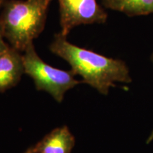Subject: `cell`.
<instances>
[{
	"instance_id": "1",
	"label": "cell",
	"mask_w": 153,
	"mask_h": 153,
	"mask_svg": "<svg viewBox=\"0 0 153 153\" xmlns=\"http://www.w3.org/2000/svg\"><path fill=\"white\" fill-rule=\"evenodd\" d=\"M50 50L71 67L74 75L82 77V82L107 95L116 82L131 83L129 69L124 61L111 58L91 50L80 48L70 43L67 36L55 34Z\"/></svg>"
},
{
	"instance_id": "2",
	"label": "cell",
	"mask_w": 153,
	"mask_h": 153,
	"mask_svg": "<svg viewBox=\"0 0 153 153\" xmlns=\"http://www.w3.org/2000/svg\"><path fill=\"white\" fill-rule=\"evenodd\" d=\"M51 0H9L0 14L4 38L9 45L24 52L44 30Z\"/></svg>"
},
{
	"instance_id": "3",
	"label": "cell",
	"mask_w": 153,
	"mask_h": 153,
	"mask_svg": "<svg viewBox=\"0 0 153 153\" xmlns=\"http://www.w3.org/2000/svg\"><path fill=\"white\" fill-rule=\"evenodd\" d=\"M25 74L32 78L36 89L49 94L57 102L61 103L65 93L82 81L76 79L71 70H60L49 65L36 53L33 43H30L23 55Z\"/></svg>"
},
{
	"instance_id": "4",
	"label": "cell",
	"mask_w": 153,
	"mask_h": 153,
	"mask_svg": "<svg viewBox=\"0 0 153 153\" xmlns=\"http://www.w3.org/2000/svg\"><path fill=\"white\" fill-rule=\"evenodd\" d=\"M60 33L67 36L79 25L104 24L108 14L97 0H58Z\"/></svg>"
},
{
	"instance_id": "5",
	"label": "cell",
	"mask_w": 153,
	"mask_h": 153,
	"mask_svg": "<svg viewBox=\"0 0 153 153\" xmlns=\"http://www.w3.org/2000/svg\"><path fill=\"white\" fill-rule=\"evenodd\" d=\"M24 74L23 55L10 46L0 55V93L15 87Z\"/></svg>"
},
{
	"instance_id": "6",
	"label": "cell",
	"mask_w": 153,
	"mask_h": 153,
	"mask_svg": "<svg viewBox=\"0 0 153 153\" xmlns=\"http://www.w3.org/2000/svg\"><path fill=\"white\" fill-rule=\"evenodd\" d=\"M74 145V135L63 126L53 130L30 149L37 153H72Z\"/></svg>"
},
{
	"instance_id": "7",
	"label": "cell",
	"mask_w": 153,
	"mask_h": 153,
	"mask_svg": "<svg viewBox=\"0 0 153 153\" xmlns=\"http://www.w3.org/2000/svg\"><path fill=\"white\" fill-rule=\"evenodd\" d=\"M101 2L105 8L130 17L153 14V0H101Z\"/></svg>"
},
{
	"instance_id": "8",
	"label": "cell",
	"mask_w": 153,
	"mask_h": 153,
	"mask_svg": "<svg viewBox=\"0 0 153 153\" xmlns=\"http://www.w3.org/2000/svg\"><path fill=\"white\" fill-rule=\"evenodd\" d=\"M4 38L2 25H1V20H0V55L4 53L10 48V45L4 41Z\"/></svg>"
},
{
	"instance_id": "9",
	"label": "cell",
	"mask_w": 153,
	"mask_h": 153,
	"mask_svg": "<svg viewBox=\"0 0 153 153\" xmlns=\"http://www.w3.org/2000/svg\"><path fill=\"white\" fill-rule=\"evenodd\" d=\"M152 140H153V131H152V133H151L150 136L148 137V140H147V141H146L147 144H149V143H150L151 141H152Z\"/></svg>"
},
{
	"instance_id": "10",
	"label": "cell",
	"mask_w": 153,
	"mask_h": 153,
	"mask_svg": "<svg viewBox=\"0 0 153 153\" xmlns=\"http://www.w3.org/2000/svg\"><path fill=\"white\" fill-rule=\"evenodd\" d=\"M7 0H0V8L1 7H2L4 5V4L7 2Z\"/></svg>"
},
{
	"instance_id": "11",
	"label": "cell",
	"mask_w": 153,
	"mask_h": 153,
	"mask_svg": "<svg viewBox=\"0 0 153 153\" xmlns=\"http://www.w3.org/2000/svg\"><path fill=\"white\" fill-rule=\"evenodd\" d=\"M24 153H37V152H34V151H33L31 150V149L30 148H29L28 149V150H27L26 151V152H25Z\"/></svg>"
},
{
	"instance_id": "12",
	"label": "cell",
	"mask_w": 153,
	"mask_h": 153,
	"mask_svg": "<svg viewBox=\"0 0 153 153\" xmlns=\"http://www.w3.org/2000/svg\"><path fill=\"white\" fill-rule=\"evenodd\" d=\"M151 59H152V62H153V53H152V56H151Z\"/></svg>"
}]
</instances>
